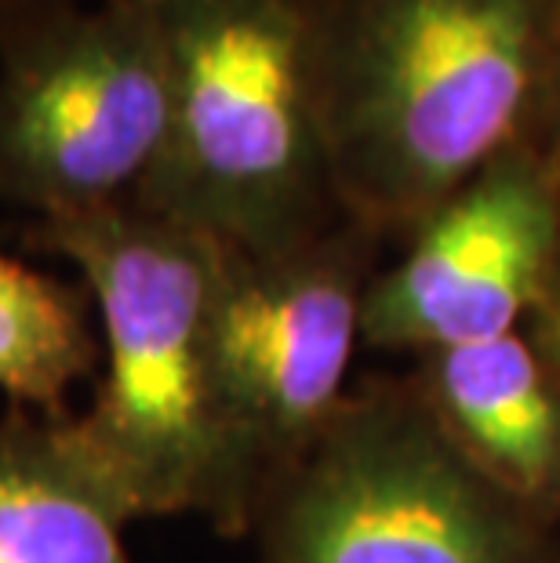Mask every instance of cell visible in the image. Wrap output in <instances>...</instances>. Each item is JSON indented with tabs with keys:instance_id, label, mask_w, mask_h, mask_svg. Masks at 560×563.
I'll return each instance as SVG.
<instances>
[{
	"instance_id": "1",
	"label": "cell",
	"mask_w": 560,
	"mask_h": 563,
	"mask_svg": "<svg viewBox=\"0 0 560 563\" xmlns=\"http://www.w3.org/2000/svg\"><path fill=\"white\" fill-rule=\"evenodd\" d=\"M342 211L411 233L539 128L560 0H309Z\"/></svg>"
},
{
	"instance_id": "2",
	"label": "cell",
	"mask_w": 560,
	"mask_h": 563,
	"mask_svg": "<svg viewBox=\"0 0 560 563\" xmlns=\"http://www.w3.org/2000/svg\"><path fill=\"white\" fill-rule=\"evenodd\" d=\"M22 244L69 262L91 298L102 364L66 440L117 512H197L222 534L252 531L211 375V298L222 244L131 203L33 219Z\"/></svg>"
},
{
	"instance_id": "3",
	"label": "cell",
	"mask_w": 560,
	"mask_h": 563,
	"mask_svg": "<svg viewBox=\"0 0 560 563\" xmlns=\"http://www.w3.org/2000/svg\"><path fill=\"white\" fill-rule=\"evenodd\" d=\"M168 30V135L135 203L237 251H281L342 211L320 124L309 0H194Z\"/></svg>"
},
{
	"instance_id": "4",
	"label": "cell",
	"mask_w": 560,
	"mask_h": 563,
	"mask_svg": "<svg viewBox=\"0 0 560 563\" xmlns=\"http://www.w3.org/2000/svg\"><path fill=\"white\" fill-rule=\"evenodd\" d=\"M259 563H557L560 527L498 490L419 389H353L259 509Z\"/></svg>"
},
{
	"instance_id": "5",
	"label": "cell",
	"mask_w": 560,
	"mask_h": 563,
	"mask_svg": "<svg viewBox=\"0 0 560 563\" xmlns=\"http://www.w3.org/2000/svg\"><path fill=\"white\" fill-rule=\"evenodd\" d=\"M164 15L88 0L0 44V203L77 219L131 203L168 135Z\"/></svg>"
},
{
	"instance_id": "6",
	"label": "cell",
	"mask_w": 560,
	"mask_h": 563,
	"mask_svg": "<svg viewBox=\"0 0 560 563\" xmlns=\"http://www.w3.org/2000/svg\"><path fill=\"white\" fill-rule=\"evenodd\" d=\"M378 236L345 219L281 251L222 244L211 375L241 490L259 520L273 484L331 426L364 345ZM255 527V523H252Z\"/></svg>"
},
{
	"instance_id": "7",
	"label": "cell",
	"mask_w": 560,
	"mask_h": 563,
	"mask_svg": "<svg viewBox=\"0 0 560 563\" xmlns=\"http://www.w3.org/2000/svg\"><path fill=\"white\" fill-rule=\"evenodd\" d=\"M560 277V175L535 142L503 153L408 233L364 291V345L426 356L528 328Z\"/></svg>"
},
{
	"instance_id": "8",
	"label": "cell",
	"mask_w": 560,
	"mask_h": 563,
	"mask_svg": "<svg viewBox=\"0 0 560 563\" xmlns=\"http://www.w3.org/2000/svg\"><path fill=\"white\" fill-rule=\"evenodd\" d=\"M411 386L487 481L560 527V382L528 328L426 353Z\"/></svg>"
},
{
	"instance_id": "9",
	"label": "cell",
	"mask_w": 560,
	"mask_h": 563,
	"mask_svg": "<svg viewBox=\"0 0 560 563\" xmlns=\"http://www.w3.org/2000/svg\"><path fill=\"white\" fill-rule=\"evenodd\" d=\"M124 527L63 418L11 407L0 422V563H131Z\"/></svg>"
},
{
	"instance_id": "10",
	"label": "cell",
	"mask_w": 560,
	"mask_h": 563,
	"mask_svg": "<svg viewBox=\"0 0 560 563\" xmlns=\"http://www.w3.org/2000/svg\"><path fill=\"white\" fill-rule=\"evenodd\" d=\"M102 364L85 287L33 269L0 247V393L22 411L69 418V393Z\"/></svg>"
},
{
	"instance_id": "11",
	"label": "cell",
	"mask_w": 560,
	"mask_h": 563,
	"mask_svg": "<svg viewBox=\"0 0 560 563\" xmlns=\"http://www.w3.org/2000/svg\"><path fill=\"white\" fill-rule=\"evenodd\" d=\"M77 4H88V0H0V44L15 37L19 30L37 26V22Z\"/></svg>"
},
{
	"instance_id": "12",
	"label": "cell",
	"mask_w": 560,
	"mask_h": 563,
	"mask_svg": "<svg viewBox=\"0 0 560 563\" xmlns=\"http://www.w3.org/2000/svg\"><path fill=\"white\" fill-rule=\"evenodd\" d=\"M528 334L542 350L546 364L553 367V375L560 382V277L553 280L550 295L542 298V306L535 309V317L528 320Z\"/></svg>"
},
{
	"instance_id": "13",
	"label": "cell",
	"mask_w": 560,
	"mask_h": 563,
	"mask_svg": "<svg viewBox=\"0 0 560 563\" xmlns=\"http://www.w3.org/2000/svg\"><path fill=\"white\" fill-rule=\"evenodd\" d=\"M531 142L546 153V161H550L560 175V37H557V55L550 69V88H546L542 117H539V128H535Z\"/></svg>"
},
{
	"instance_id": "14",
	"label": "cell",
	"mask_w": 560,
	"mask_h": 563,
	"mask_svg": "<svg viewBox=\"0 0 560 563\" xmlns=\"http://www.w3.org/2000/svg\"><path fill=\"white\" fill-rule=\"evenodd\" d=\"M128 4H142V8H153V11H172V8L194 4V0H128Z\"/></svg>"
},
{
	"instance_id": "15",
	"label": "cell",
	"mask_w": 560,
	"mask_h": 563,
	"mask_svg": "<svg viewBox=\"0 0 560 563\" xmlns=\"http://www.w3.org/2000/svg\"><path fill=\"white\" fill-rule=\"evenodd\" d=\"M557 563H560V560H557Z\"/></svg>"
}]
</instances>
